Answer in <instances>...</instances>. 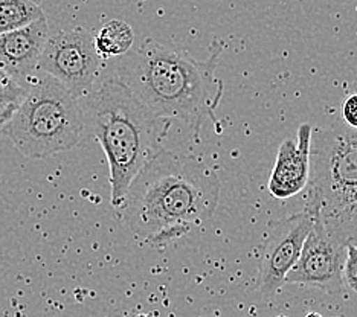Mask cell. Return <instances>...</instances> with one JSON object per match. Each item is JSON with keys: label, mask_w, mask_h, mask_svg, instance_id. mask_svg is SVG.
Here are the masks:
<instances>
[{"label": "cell", "mask_w": 357, "mask_h": 317, "mask_svg": "<svg viewBox=\"0 0 357 317\" xmlns=\"http://www.w3.org/2000/svg\"><path fill=\"white\" fill-rule=\"evenodd\" d=\"M353 92H357V78L354 79V83H353Z\"/></svg>", "instance_id": "ac0fdd59"}, {"label": "cell", "mask_w": 357, "mask_h": 317, "mask_svg": "<svg viewBox=\"0 0 357 317\" xmlns=\"http://www.w3.org/2000/svg\"><path fill=\"white\" fill-rule=\"evenodd\" d=\"M342 281L357 296V244L348 242L345 246V263L342 270Z\"/></svg>", "instance_id": "4fadbf2b"}, {"label": "cell", "mask_w": 357, "mask_h": 317, "mask_svg": "<svg viewBox=\"0 0 357 317\" xmlns=\"http://www.w3.org/2000/svg\"><path fill=\"white\" fill-rule=\"evenodd\" d=\"M347 244L314 214L298 263L286 276V284H298L337 295L344 287L342 270Z\"/></svg>", "instance_id": "ba28073f"}, {"label": "cell", "mask_w": 357, "mask_h": 317, "mask_svg": "<svg viewBox=\"0 0 357 317\" xmlns=\"http://www.w3.org/2000/svg\"><path fill=\"white\" fill-rule=\"evenodd\" d=\"M3 130L23 156L40 160L74 148L86 122L78 98L59 79L40 72Z\"/></svg>", "instance_id": "277c9868"}, {"label": "cell", "mask_w": 357, "mask_h": 317, "mask_svg": "<svg viewBox=\"0 0 357 317\" xmlns=\"http://www.w3.org/2000/svg\"><path fill=\"white\" fill-rule=\"evenodd\" d=\"M225 51L222 40H214L205 61L172 46L147 38L137 51L123 55L115 73L151 113L168 121H181L200 141L205 119L217 124L215 110L225 92L217 66Z\"/></svg>", "instance_id": "7a4b0ae2"}, {"label": "cell", "mask_w": 357, "mask_h": 317, "mask_svg": "<svg viewBox=\"0 0 357 317\" xmlns=\"http://www.w3.org/2000/svg\"><path fill=\"white\" fill-rule=\"evenodd\" d=\"M277 317H286V316H277Z\"/></svg>", "instance_id": "d6986e66"}, {"label": "cell", "mask_w": 357, "mask_h": 317, "mask_svg": "<svg viewBox=\"0 0 357 317\" xmlns=\"http://www.w3.org/2000/svg\"><path fill=\"white\" fill-rule=\"evenodd\" d=\"M28 86L20 84L5 70L0 69V95L2 96H25Z\"/></svg>", "instance_id": "2e32d148"}, {"label": "cell", "mask_w": 357, "mask_h": 317, "mask_svg": "<svg viewBox=\"0 0 357 317\" xmlns=\"http://www.w3.org/2000/svg\"><path fill=\"white\" fill-rule=\"evenodd\" d=\"M340 113H342V124L351 130H357V92L345 98Z\"/></svg>", "instance_id": "5bb4252c"}, {"label": "cell", "mask_w": 357, "mask_h": 317, "mask_svg": "<svg viewBox=\"0 0 357 317\" xmlns=\"http://www.w3.org/2000/svg\"><path fill=\"white\" fill-rule=\"evenodd\" d=\"M47 38V17L32 22L25 28L0 34V69L20 84L28 86L37 72Z\"/></svg>", "instance_id": "30bf717a"}, {"label": "cell", "mask_w": 357, "mask_h": 317, "mask_svg": "<svg viewBox=\"0 0 357 317\" xmlns=\"http://www.w3.org/2000/svg\"><path fill=\"white\" fill-rule=\"evenodd\" d=\"M220 191L213 168L162 148L130 185L119 215L136 238L162 246L213 218Z\"/></svg>", "instance_id": "6da1fadb"}, {"label": "cell", "mask_w": 357, "mask_h": 317, "mask_svg": "<svg viewBox=\"0 0 357 317\" xmlns=\"http://www.w3.org/2000/svg\"><path fill=\"white\" fill-rule=\"evenodd\" d=\"M93 43L102 61L113 56H123L132 51L135 32L132 26L123 20H110L102 24L98 34L93 37Z\"/></svg>", "instance_id": "8fae6325"}, {"label": "cell", "mask_w": 357, "mask_h": 317, "mask_svg": "<svg viewBox=\"0 0 357 317\" xmlns=\"http://www.w3.org/2000/svg\"><path fill=\"white\" fill-rule=\"evenodd\" d=\"M313 130L310 124L298 128L296 141L287 139L280 145L267 188L273 199L287 200L307 190L310 178Z\"/></svg>", "instance_id": "9c48e42d"}, {"label": "cell", "mask_w": 357, "mask_h": 317, "mask_svg": "<svg viewBox=\"0 0 357 317\" xmlns=\"http://www.w3.org/2000/svg\"><path fill=\"white\" fill-rule=\"evenodd\" d=\"M26 95V93H25ZM25 96H2L0 95V130L8 124V121L13 118V115L17 110L20 102Z\"/></svg>", "instance_id": "9a60e30c"}, {"label": "cell", "mask_w": 357, "mask_h": 317, "mask_svg": "<svg viewBox=\"0 0 357 317\" xmlns=\"http://www.w3.org/2000/svg\"><path fill=\"white\" fill-rule=\"evenodd\" d=\"M305 317H324L322 314H319V313H314V311H312V313H308Z\"/></svg>", "instance_id": "e0dca14e"}, {"label": "cell", "mask_w": 357, "mask_h": 317, "mask_svg": "<svg viewBox=\"0 0 357 317\" xmlns=\"http://www.w3.org/2000/svg\"><path fill=\"white\" fill-rule=\"evenodd\" d=\"M46 17L34 0H0V34L25 28Z\"/></svg>", "instance_id": "7c38bea8"}, {"label": "cell", "mask_w": 357, "mask_h": 317, "mask_svg": "<svg viewBox=\"0 0 357 317\" xmlns=\"http://www.w3.org/2000/svg\"><path fill=\"white\" fill-rule=\"evenodd\" d=\"M101 63L93 36L84 28H74L47 38L37 72L59 79L81 100L98 81Z\"/></svg>", "instance_id": "8992f818"}, {"label": "cell", "mask_w": 357, "mask_h": 317, "mask_svg": "<svg viewBox=\"0 0 357 317\" xmlns=\"http://www.w3.org/2000/svg\"><path fill=\"white\" fill-rule=\"evenodd\" d=\"M313 222L314 214L304 209L271 226L259 255L257 278L259 296L269 299L286 286V276L298 263Z\"/></svg>", "instance_id": "52a82bcc"}, {"label": "cell", "mask_w": 357, "mask_h": 317, "mask_svg": "<svg viewBox=\"0 0 357 317\" xmlns=\"http://www.w3.org/2000/svg\"><path fill=\"white\" fill-rule=\"evenodd\" d=\"M305 209L333 219L357 206V130L342 122L312 144Z\"/></svg>", "instance_id": "5b68a950"}, {"label": "cell", "mask_w": 357, "mask_h": 317, "mask_svg": "<svg viewBox=\"0 0 357 317\" xmlns=\"http://www.w3.org/2000/svg\"><path fill=\"white\" fill-rule=\"evenodd\" d=\"M79 102L107 159L110 203L119 212L135 177L162 150L172 121L151 113L118 75L98 78Z\"/></svg>", "instance_id": "3957f363"}]
</instances>
